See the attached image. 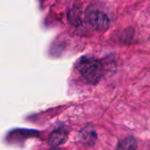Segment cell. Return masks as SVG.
Returning <instances> with one entry per match:
<instances>
[{
    "instance_id": "8992f818",
    "label": "cell",
    "mask_w": 150,
    "mask_h": 150,
    "mask_svg": "<svg viewBox=\"0 0 150 150\" xmlns=\"http://www.w3.org/2000/svg\"><path fill=\"white\" fill-rule=\"evenodd\" d=\"M81 139L86 143H94V140L96 139V133L92 128L86 127L83 131H81Z\"/></svg>"
},
{
    "instance_id": "6da1fadb",
    "label": "cell",
    "mask_w": 150,
    "mask_h": 150,
    "mask_svg": "<svg viewBox=\"0 0 150 150\" xmlns=\"http://www.w3.org/2000/svg\"><path fill=\"white\" fill-rule=\"evenodd\" d=\"M77 68L83 79L90 84H96L103 76V64L94 57H82L77 63Z\"/></svg>"
},
{
    "instance_id": "5b68a950",
    "label": "cell",
    "mask_w": 150,
    "mask_h": 150,
    "mask_svg": "<svg viewBox=\"0 0 150 150\" xmlns=\"http://www.w3.org/2000/svg\"><path fill=\"white\" fill-rule=\"evenodd\" d=\"M117 150H137L136 139L132 136H128L125 138L118 143Z\"/></svg>"
},
{
    "instance_id": "7a4b0ae2",
    "label": "cell",
    "mask_w": 150,
    "mask_h": 150,
    "mask_svg": "<svg viewBox=\"0 0 150 150\" xmlns=\"http://www.w3.org/2000/svg\"><path fill=\"white\" fill-rule=\"evenodd\" d=\"M87 21L95 29L106 30L110 27V20L108 16L101 11L94 10L88 13Z\"/></svg>"
},
{
    "instance_id": "52a82bcc",
    "label": "cell",
    "mask_w": 150,
    "mask_h": 150,
    "mask_svg": "<svg viewBox=\"0 0 150 150\" xmlns=\"http://www.w3.org/2000/svg\"><path fill=\"white\" fill-rule=\"evenodd\" d=\"M50 150H62V149H60V148H52Z\"/></svg>"
},
{
    "instance_id": "3957f363",
    "label": "cell",
    "mask_w": 150,
    "mask_h": 150,
    "mask_svg": "<svg viewBox=\"0 0 150 150\" xmlns=\"http://www.w3.org/2000/svg\"><path fill=\"white\" fill-rule=\"evenodd\" d=\"M38 132L37 131H32V130H26V129H16L9 132V134L6 137V139L10 143H19L25 139L32 136H37Z\"/></svg>"
},
{
    "instance_id": "277c9868",
    "label": "cell",
    "mask_w": 150,
    "mask_h": 150,
    "mask_svg": "<svg viewBox=\"0 0 150 150\" xmlns=\"http://www.w3.org/2000/svg\"><path fill=\"white\" fill-rule=\"evenodd\" d=\"M67 134L68 132L64 128H58L53 131L49 137V144L50 146H56L64 143L67 139Z\"/></svg>"
}]
</instances>
